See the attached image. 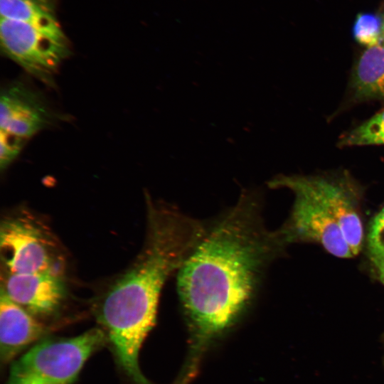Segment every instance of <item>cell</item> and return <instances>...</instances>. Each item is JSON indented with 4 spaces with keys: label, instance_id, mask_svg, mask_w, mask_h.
<instances>
[{
    "label": "cell",
    "instance_id": "13",
    "mask_svg": "<svg viewBox=\"0 0 384 384\" xmlns=\"http://www.w3.org/2000/svg\"><path fill=\"white\" fill-rule=\"evenodd\" d=\"M384 144V110L342 135L341 146Z\"/></svg>",
    "mask_w": 384,
    "mask_h": 384
},
{
    "label": "cell",
    "instance_id": "2",
    "mask_svg": "<svg viewBox=\"0 0 384 384\" xmlns=\"http://www.w3.org/2000/svg\"><path fill=\"white\" fill-rule=\"evenodd\" d=\"M206 223L147 198L146 240L134 262L108 289L97 317L116 357L135 383L143 380L139 353L153 328L162 289L203 235Z\"/></svg>",
    "mask_w": 384,
    "mask_h": 384
},
{
    "label": "cell",
    "instance_id": "5",
    "mask_svg": "<svg viewBox=\"0 0 384 384\" xmlns=\"http://www.w3.org/2000/svg\"><path fill=\"white\" fill-rule=\"evenodd\" d=\"M268 186L272 188H288L294 195L289 217L277 230L285 245L298 242H316L335 257H353L338 224L303 183L300 176H279Z\"/></svg>",
    "mask_w": 384,
    "mask_h": 384
},
{
    "label": "cell",
    "instance_id": "8",
    "mask_svg": "<svg viewBox=\"0 0 384 384\" xmlns=\"http://www.w3.org/2000/svg\"><path fill=\"white\" fill-rule=\"evenodd\" d=\"M1 289L13 302L38 316L56 312L65 296L64 282L54 271L6 273Z\"/></svg>",
    "mask_w": 384,
    "mask_h": 384
},
{
    "label": "cell",
    "instance_id": "12",
    "mask_svg": "<svg viewBox=\"0 0 384 384\" xmlns=\"http://www.w3.org/2000/svg\"><path fill=\"white\" fill-rule=\"evenodd\" d=\"M59 0H0L1 18L50 24L58 23Z\"/></svg>",
    "mask_w": 384,
    "mask_h": 384
},
{
    "label": "cell",
    "instance_id": "11",
    "mask_svg": "<svg viewBox=\"0 0 384 384\" xmlns=\"http://www.w3.org/2000/svg\"><path fill=\"white\" fill-rule=\"evenodd\" d=\"M351 90L357 101H384V45L367 49L360 56L355 67Z\"/></svg>",
    "mask_w": 384,
    "mask_h": 384
},
{
    "label": "cell",
    "instance_id": "7",
    "mask_svg": "<svg viewBox=\"0 0 384 384\" xmlns=\"http://www.w3.org/2000/svg\"><path fill=\"white\" fill-rule=\"evenodd\" d=\"M306 187L326 207L354 256L361 250L363 228L359 211V190L347 175L300 176Z\"/></svg>",
    "mask_w": 384,
    "mask_h": 384
},
{
    "label": "cell",
    "instance_id": "3",
    "mask_svg": "<svg viewBox=\"0 0 384 384\" xmlns=\"http://www.w3.org/2000/svg\"><path fill=\"white\" fill-rule=\"evenodd\" d=\"M100 329L43 340L15 361L6 384H72L89 357L106 342Z\"/></svg>",
    "mask_w": 384,
    "mask_h": 384
},
{
    "label": "cell",
    "instance_id": "18",
    "mask_svg": "<svg viewBox=\"0 0 384 384\" xmlns=\"http://www.w3.org/2000/svg\"><path fill=\"white\" fill-rule=\"evenodd\" d=\"M382 19H383V32H382V44L384 45V12L382 14Z\"/></svg>",
    "mask_w": 384,
    "mask_h": 384
},
{
    "label": "cell",
    "instance_id": "6",
    "mask_svg": "<svg viewBox=\"0 0 384 384\" xmlns=\"http://www.w3.org/2000/svg\"><path fill=\"white\" fill-rule=\"evenodd\" d=\"M0 250L6 273L55 272L53 240L41 225L30 218L15 216L2 220Z\"/></svg>",
    "mask_w": 384,
    "mask_h": 384
},
{
    "label": "cell",
    "instance_id": "1",
    "mask_svg": "<svg viewBox=\"0 0 384 384\" xmlns=\"http://www.w3.org/2000/svg\"><path fill=\"white\" fill-rule=\"evenodd\" d=\"M286 245L265 225L260 197L245 191L210 223L176 274V289L191 336L185 376L206 346L233 326L259 292L265 271Z\"/></svg>",
    "mask_w": 384,
    "mask_h": 384
},
{
    "label": "cell",
    "instance_id": "15",
    "mask_svg": "<svg viewBox=\"0 0 384 384\" xmlns=\"http://www.w3.org/2000/svg\"><path fill=\"white\" fill-rule=\"evenodd\" d=\"M26 140L1 130L0 167L6 169L18 155Z\"/></svg>",
    "mask_w": 384,
    "mask_h": 384
},
{
    "label": "cell",
    "instance_id": "9",
    "mask_svg": "<svg viewBox=\"0 0 384 384\" xmlns=\"http://www.w3.org/2000/svg\"><path fill=\"white\" fill-rule=\"evenodd\" d=\"M52 114L39 94L21 82L6 87L1 95V130L24 140L51 122Z\"/></svg>",
    "mask_w": 384,
    "mask_h": 384
},
{
    "label": "cell",
    "instance_id": "14",
    "mask_svg": "<svg viewBox=\"0 0 384 384\" xmlns=\"http://www.w3.org/2000/svg\"><path fill=\"white\" fill-rule=\"evenodd\" d=\"M383 19L378 14L363 12L356 16L353 35L356 41L367 48L382 44Z\"/></svg>",
    "mask_w": 384,
    "mask_h": 384
},
{
    "label": "cell",
    "instance_id": "17",
    "mask_svg": "<svg viewBox=\"0 0 384 384\" xmlns=\"http://www.w3.org/2000/svg\"><path fill=\"white\" fill-rule=\"evenodd\" d=\"M368 255L378 276L384 284V251L368 250Z\"/></svg>",
    "mask_w": 384,
    "mask_h": 384
},
{
    "label": "cell",
    "instance_id": "16",
    "mask_svg": "<svg viewBox=\"0 0 384 384\" xmlns=\"http://www.w3.org/2000/svg\"><path fill=\"white\" fill-rule=\"evenodd\" d=\"M367 242L368 250L384 251V208L370 222Z\"/></svg>",
    "mask_w": 384,
    "mask_h": 384
},
{
    "label": "cell",
    "instance_id": "10",
    "mask_svg": "<svg viewBox=\"0 0 384 384\" xmlns=\"http://www.w3.org/2000/svg\"><path fill=\"white\" fill-rule=\"evenodd\" d=\"M32 315L13 302L1 289L0 356L2 363H9L24 348L46 335L47 328Z\"/></svg>",
    "mask_w": 384,
    "mask_h": 384
},
{
    "label": "cell",
    "instance_id": "4",
    "mask_svg": "<svg viewBox=\"0 0 384 384\" xmlns=\"http://www.w3.org/2000/svg\"><path fill=\"white\" fill-rule=\"evenodd\" d=\"M0 41L6 57L47 83L70 54L59 22L38 24L1 18Z\"/></svg>",
    "mask_w": 384,
    "mask_h": 384
}]
</instances>
